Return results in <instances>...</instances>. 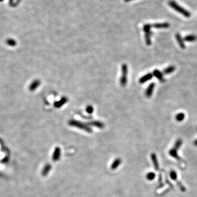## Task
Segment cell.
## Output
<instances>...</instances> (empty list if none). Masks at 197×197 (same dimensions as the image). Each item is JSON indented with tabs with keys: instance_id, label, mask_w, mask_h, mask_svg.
Segmentation results:
<instances>
[{
	"instance_id": "cell-1",
	"label": "cell",
	"mask_w": 197,
	"mask_h": 197,
	"mask_svg": "<svg viewBox=\"0 0 197 197\" xmlns=\"http://www.w3.org/2000/svg\"><path fill=\"white\" fill-rule=\"evenodd\" d=\"M68 125L76 127V128H79L80 129L84 130V131L88 133H92V129L88 125L84 123L81 122L80 121L71 120L68 122Z\"/></svg>"
},
{
	"instance_id": "cell-2",
	"label": "cell",
	"mask_w": 197,
	"mask_h": 197,
	"mask_svg": "<svg viewBox=\"0 0 197 197\" xmlns=\"http://www.w3.org/2000/svg\"><path fill=\"white\" fill-rule=\"evenodd\" d=\"M169 4L171 7H172L174 10L177 11L178 12L180 13L182 15L186 16V18H190L191 16V14L190 12L187 11L184 8H182L180 6L178 5L177 3L174 1H170L169 2Z\"/></svg>"
},
{
	"instance_id": "cell-3",
	"label": "cell",
	"mask_w": 197,
	"mask_h": 197,
	"mask_svg": "<svg viewBox=\"0 0 197 197\" xmlns=\"http://www.w3.org/2000/svg\"><path fill=\"white\" fill-rule=\"evenodd\" d=\"M128 66L126 64H123L122 65V76L120 80V85L122 86H124L126 85L127 82H128Z\"/></svg>"
},
{
	"instance_id": "cell-4",
	"label": "cell",
	"mask_w": 197,
	"mask_h": 197,
	"mask_svg": "<svg viewBox=\"0 0 197 197\" xmlns=\"http://www.w3.org/2000/svg\"><path fill=\"white\" fill-rule=\"evenodd\" d=\"M61 156V150L60 147H56L54 150L53 154L52 156V160L54 162H56L59 160Z\"/></svg>"
},
{
	"instance_id": "cell-5",
	"label": "cell",
	"mask_w": 197,
	"mask_h": 197,
	"mask_svg": "<svg viewBox=\"0 0 197 197\" xmlns=\"http://www.w3.org/2000/svg\"><path fill=\"white\" fill-rule=\"evenodd\" d=\"M155 87V83H151L148 86V87L146 90V96L147 98H150L152 96V95L153 94V90H154V89Z\"/></svg>"
},
{
	"instance_id": "cell-6",
	"label": "cell",
	"mask_w": 197,
	"mask_h": 197,
	"mask_svg": "<svg viewBox=\"0 0 197 197\" xmlns=\"http://www.w3.org/2000/svg\"><path fill=\"white\" fill-rule=\"evenodd\" d=\"M153 76H154L155 77L157 78L162 82H164V78L163 77V74L162 72L158 70H154L153 72Z\"/></svg>"
},
{
	"instance_id": "cell-7",
	"label": "cell",
	"mask_w": 197,
	"mask_h": 197,
	"mask_svg": "<svg viewBox=\"0 0 197 197\" xmlns=\"http://www.w3.org/2000/svg\"><path fill=\"white\" fill-rule=\"evenodd\" d=\"M175 37H176V40H177V41L180 46V47L182 49H185V48H186V46H185V44H184V40L183 38H182V37H181V34H176Z\"/></svg>"
},
{
	"instance_id": "cell-8",
	"label": "cell",
	"mask_w": 197,
	"mask_h": 197,
	"mask_svg": "<svg viewBox=\"0 0 197 197\" xmlns=\"http://www.w3.org/2000/svg\"><path fill=\"white\" fill-rule=\"evenodd\" d=\"M153 74L151 73H148L146 74V75H144V76L142 77L139 80V83L141 84L144 83L145 82H147L148 80H150L153 77Z\"/></svg>"
},
{
	"instance_id": "cell-9",
	"label": "cell",
	"mask_w": 197,
	"mask_h": 197,
	"mask_svg": "<svg viewBox=\"0 0 197 197\" xmlns=\"http://www.w3.org/2000/svg\"><path fill=\"white\" fill-rule=\"evenodd\" d=\"M88 124L90 126H94L99 129H103L104 128V126H105V125H104V124L102 122L98 120L92 121L91 122L88 123Z\"/></svg>"
},
{
	"instance_id": "cell-10",
	"label": "cell",
	"mask_w": 197,
	"mask_h": 197,
	"mask_svg": "<svg viewBox=\"0 0 197 197\" xmlns=\"http://www.w3.org/2000/svg\"><path fill=\"white\" fill-rule=\"evenodd\" d=\"M152 27L156 28H166L170 27V24L168 22H163V23H156L153 24Z\"/></svg>"
},
{
	"instance_id": "cell-11",
	"label": "cell",
	"mask_w": 197,
	"mask_h": 197,
	"mask_svg": "<svg viewBox=\"0 0 197 197\" xmlns=\"http://www.w3.org/2000/svg\"><path fill=\"white\" fill-rule=\"evenodd\" d=\"M68 100L67 98L64 97L62 98H61V99L59 101L55 102L54 106L56 107V108H60L62 106L64 105L67 102Z\"/></svg>"
},
{
	"instance_id": "cell-12",
	"label": "cell",
	"mask_w": 197,
	"mask_h": 197,
	"mask_svg": "<svg viewBox=\"0 0 197 197\" xmlns=\"http://www.w3.org/2000/svg\"><path fill=\"white\" fill-rule=\"evenodd\" d=\"M51 169H52V166L50 164H47L46 165H45V166L42 169V175L43 176H47L49 174V172H50Z\"/></svg>"
},
{
	"instance_id": "cell-13",
	"label": "cell",
	"mask_w": 197,
	"mask_h": 197,
	"mask_svg": "<svg viewBox=\"0 0 197 197\" xmlns=\"http://www.w3.org/2000/svg\"><path fill=\"white\" fill-rule=\"evenodd\" d=\"M121 163H122V160L120 158L116 159L111 165V169L112 170L116 169L117 168H118V166H120Z\"/></svg>"
},
{
	"instance_id": "cell-14",
	"label": "cell",
	"mask_w": 197,
	"mask_h": 197,
	"mask_svg": "<svg viewBox=\"0 0 197 197\" xmlns=\"http://www.w3.org/2000/svg\"><path fill=\"white\" fill-rule=\"evenodd\" d=\"M40 85V82L39 80H34L33 82L31 83L30 86H29V89L31 91H34L38 88Z\"/></svg>"
},
{
	"instance_id": "cell-15",
	"label": "cell",
	"mask_w": 197,
	"mask_h": 197,
	"mask_svg": "<svg viewBox=\"0 0 197 197\" xmlns=\"http://www.w3.org/2000/svg\"><path fill=\"white\" fill-rule=\"evenodd\" d=\"M151 159L153 162V164L154 165V167L156 170H158L159 169V165L158 162L157 160V156L154 154V153H152L151 154Z\"/></svg>"
},
{
	"instance_id": "cell-16",
	"label": "cell",
	"mask_w": 197,
	"mask_h": 197,
	"mask_svg": "<svg viewBox=\"0 0 197 197\" xmlns=\"http://www.w3.org/2000/svg\"><path fill=\"white\" fill-rule=\"evenodd\" d=\"M197 37L194 34H190V35H187L184 37V40L186 42H194L196 40Z\"/></svg>"
},
{
	"instance_id": "cell-17",
	"label": "cell",
	"mask_w": 197,
	"mask_h": 197,
	"mask_svg": "<svg viewBox=\"0 0 197 197\" xmlns=\"http://www.w3.org/2000/svg\"><path fill=\"white\" fill-rule=\"evenodd\" d=\"M175 68H176L174 66H173V65L169 66V67H168L164 70L163 74H172L175 71Z\"/></svg>"
},
{
	"instance_id": "cell-18",
	"label": "cell",
	"mask_w": 197,
	"mask_h": 197,
	"mask_svg": "<svg viewBox=\"0 0 197 197\" xmlns=\"http://www.w3.org/2000/svg\"><path fill=\"white\" fill-rule=\"evenodd\" d=\"M150 36H151V32L146 33L145 34V40L147 46H150L151 44V40H150Z\"/></svg>"
},
{
	"instance_id": "cell-19",
	"label": "cell",
	"mask_w": 197,
	"mask_h": 197,
	"mask_svg": "<svg viewBox=\"0 0 197 197\" xmlns=\"http://www.w3.org/2000/svg\"><path fill=\"white\" fill-rule=\"evenodd\" d=\"M185 117V115L184 113H178V114L176 116V120L178 122H182L184 120Z\"/></svg>"
},
{
	"instance_id": "cell-20",
	"label": "cell",
	"mask_w": 197,
	"mask_h": 197,
	"mask_svg": "<svg viewBox=\"0 0 197 197\" xmlns=\"http://www.w3.org/2000/svg\"><path fill=\"white\" fill-rule=\"evenodd\" d=\"M155 177H156V174L154 172H152L148 173L146 175L147 179L148 180H150V181L153 180V179L155 178Z\"/></svg>"
},
{
	"instance_id": "cell-21",
	"label": "cell",
	"mask_w": 197,
	"mask_h": 197,
	"mask_svg": "<svg viewBox=\"0 0 197 197\" xmlns=\"http://www.w3.org/2000/svg\"><path fill=\"white\" fill-rule=\"evenodd\" d=\"M6 43L8 46H11V47L15 46L16 45V41L13 39H8Z\"/></svg>"
},
{
	"instance_id": "cell-22",
	"label": "cell",
	"mask_w": 197,
	"mask_h": 197,
	"mask_svg": "<svg viewBox=\"0 0 197 197\" xmlns=\"http://www.w3.org/2000/svg\"><path fill=\"white\" fill-rule=\"evenodd\" d=\"M152 27V25L150 24H146L144 25V32H145V33H148L150 32V28Z\"/></svg>"
},
{
	"instance_id": "cell-23",
	"label": "cell",
	"mask_w": 197,
	"mask_h": 197,
	"mask_svg": "<svg viewBox=\"0 0 197 197\" xmlns=\"http://www.w3.org/2000/svg\"><path fill=\"white\" fill-rule=\"evenodd\" d=\"M86 111L89 114H91L94 111V108H92V106L89 105L86 107Z\"/></svg>"
},
{
	"instance_id": "cell-24",
	"label": "cell",
	"mask_w": 197,
	"mask_h": 197,
	"mask_svg": "<svg viewBox=\"0 0 197 197\" xmlns=\"http://www.w3.org/2000/svg\"><path fill=\"white\" fill-rule=\"evenodd\" d=\"M170 176L173 180H175L176 178V174L174 172H172L170 173Z\"/></svg>"
},
{
	"instance_id": "cell-25",
	"label": "cell",
	"mask_w": 197,
	"mask_h": 197,
	"mask_svg": "<svg viewBox=\"0 0 197 197\" xmlns=\"http://www.w3.org/2000/svg\"><path fill=\"white\" fill-rule=\"evenodd\" d=\"M194 144H195L196 146H197V140H196V141L194 142Z\"/></svg>"
},
{
	"instance_id": "cell-26",
	"label": "cell",
	"mask_w": 197,
	"mask_h": 197,
	"mask_svg": "<svg viewBox=\"0 0 197 197\" xmlns=\"http://www.w3.org/2000/svg\"><path fill=\"white\" fill-rule=\"evenodd\" d=\"M125 1H126H126L128 2V1H130V0H125Z\"/></svg>"
},
{
	"instance_id": "cell-27",
	"label": "cell",
	"mask_w": 197,
	"mask_h": 197,
	"mask_svg": "<svg viewBox=\"0 0 197 197\" xmlns=\"http://www.w3.org/2000/svg\"><path fill=\"white\" fill-rule=\"evenodd\" d=\"M4 0H0V2H2Z\"/></svg>"
}]
</instances>
